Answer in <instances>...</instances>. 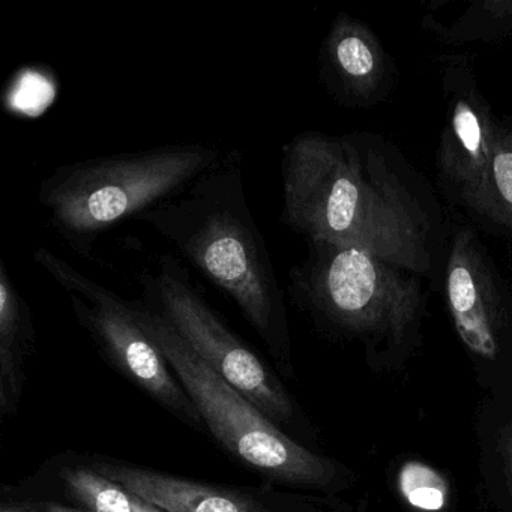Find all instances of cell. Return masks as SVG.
Segmentation results:
<instances>
[{
	"instance_id": "1",
	"label": "cell",
	"mask_w": 512,
	"mask_h": 512,
	"mask_svg": "<svg viewBox=\"0 0 512 512\" xmlns=\"http://www.w3.org/2000/svg\"><path fill=\"white\" fill-rule=\"evenodd\" d=\"M281 223L307 242L356 248L422 278L451 232L430 182L380 134L304 131L281 148Z\"/></svg>"
},
{
	"instance_id": "2",
	"label": "cell",
	"mask_w": 512,
	"mask_h": 512,
	"mask_svg": "<svg viewBox=\"0 0 512 512\" xmlns=\"http://www.w3.org/2000/svg\"><path fill=\"white\" fill-rule=\"evenodd\" d=\"M212 284L223 290L265 344L283 376H292L286 295L268 245L248 208L239 149L184 194L140 215Z\"/></svg>"
},
{
	"instance_id": "3",
	"label": "cell",
	"mask_w": 512,
	"mask_h": 512,
	"mask_svg": "<svg viewBox=\"0 0 512 512\" xmlns=\"http://www.w3.org/2000/svg\"><path fill=\"white\" fill-rule=\"evenodd\" d=\"M223 157L217 146L194 142L86 158L56 167L37 199L56 235L92 259L104 233L181 196Z\"/></svg>"
},
{
	"instance_id": "4",
	"label": "cell",
	"mask_w": 512,
	"mask_h": 512,
	"mask_svg": "<svg viewBox=\"0 0 512 512\" xmlns=\"http://www.w3.org/2000/svg\"><path fill=\"white\" fill-rule=\"evenodd\" d=\"M134 304L146 331L196 404L206 431L236 464L269 487L329 491L337 485L340 470L335 461L281 430L203 362L155 311L142 301Z\"/></svg>"
},
{
	"instance_id": "5",
	"label": "cell",
	"mask_w": 512,
	"mask_h": 512,
	"mask_svg": "<svg viewBox=\"0 0 512 512\" xmlns=\"http://www.w3.org/2000/svg\"><path fill=\"white\" fill-rule=\"evenodd\" d=\"M289 272L293 304L332 334L400 347L416 334L425 307L421 275L356 248L307 242Z\"/></svg>"
},
{
	"instance_id": "6",
	"label": "cell",
	"mask_w": 512,
	"mask_h": 512,
	"mask_svg": "<svg viewBox=\"0 0 512 512\" xmlns=\"http://www.w3.org/2000/svg\"><path fill=\"white\" fill-rule=\"evenodd\" d=\"M139 280L143 295L140 301L155 311L215 373L292 436L289 430H295L301 421L295 398L278 374L200 295L188 269L172 254H163L157 271L145 272Z\"/></svg>"
},
{
	"instance_id": "7",
	"label": "cell",
	"mask_w": 512,
	"mask_h": 512,
	"mask_svg": "<svg viewBox=\"0 0 512 512\" xmlns=\"http://www.w3.org/2000/svg\"><path fill=\"white\" fill-rule=\"evenodd\" d=\"M34 259L67 293L77 320L101 358L182 424L205 433V422L196 404L146 331L134 301L86 277L49 248H37Z\"/></svg>"
},
{
	"instance_id": "8",
	"label": "cell",
	"mask_w": 512,
	"mask_h": 512,
	"mask_svg": "<svg viewBox=\"0 0 512 512\" xmlns=\"http://www.w3.org/2000/svg\"><path fill=\"white\" fill-rule=\"evenodd\" d=\"M440 86L445 124L436 152L437 179L448 202L467 211L487 175L499 119L467 56L440 58Z\"/></svg>"
},
{
	"instance_id": "9",
	"label": "cell",
	"mask_w": 512,
	"mask_h": 512,
	"mask_svg": "<svg viewBox=\"0 0 512 512\" xmlns=\"http://www.w3.org/2000/svg\"><path fill=\"white\" fill-rule=\"evenodd\" d=\"M442 277L458 337L473 355L496 361L512 325L511 295L470 227L452 230Z\"/></svg>"
},
{
	"instance_id": "10",
	"label": "cell",
	"mask_w": 512,
	"mask_h": 512,
	"mask_svg": "<svg viewBox=\"0 0 512 512\" xmlns=\"http://www.w3.org/2000/svg\"><path fill=\"white\" fill-rule=\"evenodd\" d=\"M86 463L167 512H287L274 487L214 484L136 466L103 454H83Z\"/></svg>"
},
{
	"instance_id": "11",
	"label": "cell",
	"mask_w": 512,
	"mask_h": 512,
	"mask_svg": "<svg viewBox=\"0 0 512 512\" xmlns=\"http://www.w3.org/2000/svg\"><path fill=\"white\" fill-rule=\"evenodd\" d=\"M320 80L349 109H368L391 94L395 67L377 35L361 20L341 13L331 23L319 53Z\"/></svg>"
},
{
	"instance_id": "12",
	"label": "cell",
	"mask_w": 512,
	"mask_h": 512,
	"mask_svg": "<svg viewBox=\"0 0 512 512\" xmlns=\"http://www.w3.org/2000/svg\"><path fill=\"white\" fill-rule=\"evenodd\" d=\"M37 341L28 301L0 259V419L13 418L22 404L28 368Z\"/></svg>"
},
{
	"instance_id": "13",
	"label": "cell",
	"mask_w": 512,
	"mask_h": 512,
	"mask_svg": "<svg viewBox=\"0 0 512 512\" xmlns=\"http://www.w3.org/2000/svg\"><path fill=\"white\" fill-rule=\"evenodd\" d=\"M46 490L52 499L88 512H167L124 485L95 472L83 454L58 455L44 467Z\"/></svg>"
},
{
	"instance_id": "14",
	"label": "cell",
	"mask_w": 512,
	"mask_h": 512,
	"mask_svg": "<svg viewBox=\"0 0 512 512\" xmlns=\"http://www.w3.org/2000/svg\"><path fill=\"white\" fill-rule=\"evenodd\" d=\"M466 212L485 230L512 239V115L499 119L487 175Z\"/></svg>"
},
{
	"instance_id": "15",
	"label": "cell",
	"mask_w": 512,
	"mask_h": 512,
	"mask_svg": "<svg viewBox=\"0 0 512 512\" xmlns=\"http://www.w3.org/2000/svg\"><path fill=\"white\" fill-rule=\"evenodd\" d=\"M424 26L446 46L506 40L512 38V0L472 2L448 25L437 22L428 14Z\"/></svg>"
},
{
	"instance_id": "16",
	"label": "cell",
	"mask_w": 512,
	"mask_h": 512,
	"mask_svg": "<svg viewBox=\"0 0 512 512\" xmlns=\"http://www.w3.org/2000/svg\"><path fill=\"white\" fill-rule=\"evenodd\" d=\"M401 490L418 508L436 511L445 503L446 485L433 470L421 464H410L401 473Z\"/></svg>"
},
{
	"instance_id": "17",
	"label": "cell",
	"mask_w": 512,
	"mask_h": 512,
	"mask_svg": "<svg viewBox=\"0 0 512 512\" xmlns=\"http://www.w3.org/2000/svg\"><path fill=\"white\" fill-rule=\"evenodd\" d=\"M0 512H46L43 502L35 497H4Z\"/></svg>"
},
{
	"instance_id": "18",
	"label": "cell",
	"mask_w": 512,
	"mask_h": 512,
	"mask_svg": "<svg viewBox=\"0 0 512 512\" xmlns=\"http://www.w3.org/2000/svg\"><path fill=\"white\" fill-rule=\"evenodd\" d=\"M502 454L505 458L506 470H508L509 479L512 485V422L506 425L502 434Z\"/></svg>"
},
{
	"instance_id": "19",
	"label": "cell",
	"mask_w": 512,
	"mask_h": 512,
	"mask_svg": "<svg viewBox=\"0 0 512 512\" xmlns=\"http://www.w3.org/2000/svg\"><path fill=\"white\" fill-rule=\"evenodd\" d=\"M37 499V497H35ZM44 505L46 512H88L85 509L77 508V506L68 505V503L61 502V500H46L40 499Z\"/></svg>"
}]
</instances>
